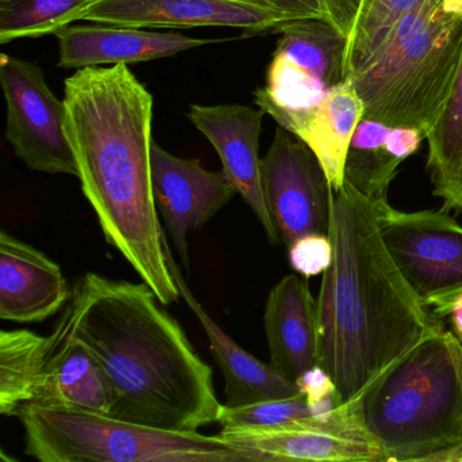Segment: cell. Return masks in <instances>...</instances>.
<instances>
[{
    "mask_svg": "<svg viewBox=\"0 0 462 462\" xmlns=\"http://www.w3.org/2000/svg\"><path fill=\"white\" fill-rule=\"evenodd\" d=\"M364 0H323L327 21L350 37Z\"/></svg>",
    "mask_w": 462,
    "mask_h": 462,
    "instance_id": "f546056e",
    "label": "cell"
},
{
    "mask_svg": "<svg viewBox=\"0 0 462 462\" xmlns=\"http://www.w3.org/2000/svg\"><path fill=\"white\" fill-rule=\"evenodd\" d=\"M64 104L78 178L105 239L162 305L177 302L153 196L152 94L128 64L88 67L64 82Z\"/></svg>",
    "mask_w": 462,
    "mask_h": 462,
    "instance_id": "6da1fadb",
    "label": "cell"
},
{
    "mask_svg": "<svg viewBox=\"0 0 462 462\" xmlns=\"http://www.w3.org/2000/svg\"><path fill=\"white\" fill-rule=\"evenodd\" d=\"M153 196L186 270L189 232L201 228L231 202L236 189L226 172L209 171L197 159L171 155L155 140L151 147Z\"/></svg>",
    "mask_w": 462,
    "mask_h": 462,
    "instance_id": "7c38bea8",
    "label": "cell"
},
{
    "mask_svg": "<svg viewBox=\"0 0 462 462\" xmlns=\"http://www.w3.org/2000/svg\"><path fill=\"white\" fill-rule=\"evenodd\" d=\"M391 126L362 118L348 148L345 182L375 202L388 201V190L402 163L388 144Z\"/></svg>",
    "mask_w": 462,
    "mask_h": 462,
    "instance_id": "603a6c76",
    "label": "cell"
},
{
    "mask_svg": "<svg viewBox=\"0 0 462 462\" xmlns=\"http://www.w3.org/2000/svg\"><path fill=\"white\" fill-rule=\"evenodd\" d=\"M381 237L421 304L448 315L462 293V226L445 210L402 212L377 202Z\"/></svg>",
    "mask_w": 462,
    "mask_h": 462,
    "instance_id": "52a82bcc",
    "label": "cell"
},
{
    "mask_svg": "<svg viewBox=\"0 0 462 462\" xmlns=\"http://www.w3.org/2000/svg\"><path fill=\"white\" fill-rule=\"evenodd\" d=\"M142 283L83 275L64 315L96 356L113 394L110 416L167 431H199L220 419L213 370L177 320Z\"/></svg>",
    "mask_w": 462,
    "mask_h": 462,
    "instance_id": "3957f363",
    "label": "cell"
},
{
    "mask_svg": "<svg viewBox=\"0 0 462 462\" xmlns=\"http://www.w3.org/2000/svg\"><path fill=\"white\" fill-rule=\"evenodd\" d=\"M53 337L29 329L0 331V412L17 416L31 402L52 348Z\"/></svg>",
    "mask_w": 462,
    "mask_h": 462,
    "instance_id": "7402d4cb",
    "label": "cell"
},
{
    "mask_svg": "<svg viewBox=\"0 0 462 462\" xmlns=\"http://www.w3.org/2000/svg\"><path fill=\"white\" fill-rule=\"evenodd\" d=\"M163 248L167 264L180 289V296L204 327L205 334L209 339L210 350L223 373L226 381V407H243L264 400L288 399L301 393L294 381L283 377L273 365L263 364L243 350L210 318L209 313L189 289L182 272L172 256L166 232L163 235Z\"/></svg>",
    "mask_w": 462,
    "mask_h": 462,
    "instance_id": "ac0fdd59",
    "label": "cell"
},
{
    "mask_svg": "<svg viewBox=\"0 0 462 462\" xmlns=\"http://www.w3.org/2000/svg\"><path fill=\"white\" fill-rule=\"evenodd\" d=\"M423 0H364L346 53V78L351 79L381 52L400 21Z\"/></svg>",
    "mask_w": 462,
    "mask_h": 462,
    "instance_id": "d4e9b609",
    "label": "cell"
},
{
    "mask_svg": "<svg viewBox=\"0 0 462 462\" xmlns=\"http://www.w3.org/2000/svg\"><path fill=\"white\" fill-rule=\"evenodd\" d=\"M334 256V245L329 235H307L288 247L289 263L294 272L305 278L324 274Z\"/></svg>",
    "mask_w": 462,
    "mask_h": 462,
    "instance_id": "4316f807",
    "label": "cell"
},
{
    "mask_svg": "<svg viewBox=\"0 0 462 462\" xmlns=\"http://www.w3.org/2000/svg\"><path fill=\"white\" fill-rule=\"evenodd\" d=\"M454 332V331H453ZM456 334H459V335H462V332H456Z\"/></svg>",
    "mask_w": 462,
    "mask_h": 462,
    "instance_id": "1f68e13d",
    "label": "cell"
},
{
    "mask_svg": "<svg viewBox=\"0 0 462 462\" xmlns=\"http://www.w3.org/2000/svg\"><path fill=\"white\" fill-rule=\"evenodd\" d=\"M273 55L266 86L255 91V104L273 118L310 109L347 80L348 37L320 18L285 21Z\"/></svg>",
    "mask_w": 462,
    "mask_h": 462,
    "instance_id": "ba28073f",
    "label": "cell"
},
{
    "mask_svg": "<svg viewBox=\"0 0 462 462\" xmlns=\"http://www.w3.org/2000/svg\"><path fill=\"white\" fill-rule=\"evenodd\" d=\"M353 402L385 462H445L462 443L456 334L427 337Z\"/></svg>",
    "mask_w": 462,
    "mask_h": 462,
    "instance_id": "277c9868",
    "label": "cell"
},
{
    "mask_svg": "<svg viewBox=\"0 0 462 462\" xmlns=\"http://www.w3.org/2000/svg\"><path fill=\"white\" fill-rule=\"evenodd\" d=\"M296 383L307 399L312 416H329L343 404L334 380L320 365H316L302 373L297 378Z\"/></svg>",
    "mask_w": 462,
    "mask_h": 462,
    "instance_id": "83f0119b",
    "label": "cell"
},
{
    "mask_svg": "<svg viewBox=\"0 0 462 462\" xmlns=\"http://www.w3.org/2000/svg\"><path fill=\"white\" fill-rule=\"evenodd\" d=\"M228 2H236V4L254 5V6H261L266 7V9H270V7L267 6L266 0H228Z\"/></svg>",
    "mask_w": 462,
    "mask_h": 462,
    "instance_id": "4dcf8cb0",
    "label": "cell"
},
{
    "mask_svg": "<svg viewBox=\"0 0 462 462\" xmlns=\"http://www.w3.org/2000/svg\"><path fill=\"white\" fill-rule=\"evenodd\" d=\"M25 453L42 462H251L254 454L199 431H167L112 416L25 404Z\"/></svg>",
    "mask_w": 462,
    "mask_h": 462,
    "instance_id": "8992f818",
    "label": "cell"
},
{
    "mask_svg": "<svg viewBox=\"0 0 462 462\" xmlns=\"http://www.w3.org/2000/svg\"><path fill=\"white\" fill-rule=\"evenodd\" d=\"M69 283L60 266L33 245L0 234V319L39 323L69 302Z\"/></svg>",
    "mask_w": 462,
    "mask_h": 462,
    "instance_id": "2e32d148",
    "label": "cell"
},
{
    "mask_svg": "<svg viewBox=\"0 0 462 462\" xmlns=\"http://www.w3.org/2000/svg\"><path fill=\"white\" fill-rule=\"evenodd\" d=\"M307 280L286 275L270 291L264 308L272 365L294 383L319 365L318 301Z\"/></svg>",
    "mask_w": 462,
    "mask_h": 462,
    "instance_id": "d6986e66",
    "label": "cell"
},
{
    "mask_svg": "<svg viewBox=\"0 0 462 462\" xmlns=\"http://www.w3.org/2000/svg\"><path fill=\"white\" fill-rule=\"evenodd\" d=\"M55 36L60 51L58 67L67 69L158 60L216 42L180 33H158L102 23H72L60 29Z\"/></svg>",
    "mask_w": 462,
    "mask_h": 462,
    "instance_id": "9a60e30c",
    "label": "cell"
},
{
    "mask_svg": "<svg viewBox=\"0 0 462 462\" xmlns=\"http://www.w3.org/2000/svg\"><path fill=\"white\" fill-rule=\"evenodd\" d=\"M98 0H0V44L40 39L80 23Z\"/></svg>",
    "mask_w": 462,
    "mask_h": 462,
    "instance_id": "cb8c5ba5",
    "label": "cell"
},
{
    "mask_svg": "<svg viewBox=\"0 0 462 462\" xmlns=\"http://www.w3.org/2000/svg\"><path fill=\"white\" fill-rule=\"evenodd\" d=\"M52 337V348L28 404L110 416L113 394L104 367L72 335L64 313Z\"/></svg>",
    "mask_w": 462,
    "mask_h": 462,
    "instance_id": "e0dca14e",
    "label": "cell"
},
{
    "mask_svg": "<svg viewBox=\"0 0 462 462\" xmlns=\"http://www.w3.org/2000/svg\"><path fill=\"white\" fill-rule=\"evenodd\" d=\"M364 118V104L350 80L329 91L318 105L275 118L310 147L320 162L332 190L345 183L348 148L356 126Z\"/></svg>",
    "mask_w": 462,
    "mask_h": 462,
    "instance_id": "ffe728a7",
    "label": "cell"
},
{
    "mask_svg": "<svg viewBox=\"0 0 462 462\" xmlns=\"http://www.w3.org/2000/svg\"><path fill=\"white\" fill-rule=\"evenodd\" d=\"M266 4L285 21L304 18L327 20L323 0H266Z\"/></svg>",
    "mask_w": 462,
    "mask_h": 462,
    "instance_id": "f1b7e54d",
    "label": "cell"
},
{
    "mask_svg": "<svg viewBox=\"0 0 462 462\" xmlns=\"http://www.w3.org/2000/svg\"><path fill=\"white\" fill-rule=\"evenodd\" d=\"M462 56V0H423L383 52L351 78L364 118L423 132L448 104Z\"/></svg>",
    "mask_w": 462,
    "mask_h": 462,
    "instance_id": "5b68a950",
    "label": "cell"
},
{
    "mask_svg": "<svg viewBox=\"0 0 462 462\" xmlns=\"http://www.w3.org/2000/svg\"><path fill=\"white\" fill-rule=\"evenodd\" d=\"M427 170L442 210L462 212V56L448 104L426 134Z\"/></svg>",
    "mask_w": 462,
    "mask_h": 462,
    "instance_id": "44dd1931",
    "label": "cell"
},
{
    "mask_svg": "<svg viewBox=\"0 0 462 462\" xmlns=\"http://www.w3.org/2000/svg\"><path fill=\"white\" fill-rule=\"evenodd\" d=\"M0 82L7 105L6 139L15 155L34 171L78 177L66 104L52 93L44 71L2 53Z\"/></svg>",
    "mask_w": 462,
    "mask_h": 462,
    "instance_id": "9c48e42d",
    "label": "cell"
},
{
    "mask_svg": "<svg viewBox=\"0 0 462 462\" xmlns=\"http://www.w3.org/2000/svg\"><path fill=\"white\" fill-rule=\"evenodd\" d=\"M263 110L245 105H191L188 118L209 140L236 193L255 213L272 245L281 243L273 226L262 188L259 156Z\"/></svg>",
    "mask_w": 462,
    "mask_h": 462,
    "instance_id": "4fadbf2b",
    "label": "cell"
},
{
    "mask_svg": "<svg viewBox=\"0 0 462 462\" xmlns=\"http://www.w3.org/2000/svg\"><path fill=\"white\" fill-rule=\"evenodd\" d=\"M310 405L304 394L288 399L264 400L243 407L223 405L218 423L223 429H277L310 418Z\"/></svg>",
    "mask_w": 462,
    "mask_h": 462,
    "instance_id": "484cf974",
    "label": "cell"
},
{
    "mask_svg": "<svg viewBox=\"0 0 462 462\" xmlns=\"http://www.w3.org/2000/svg\"><path fill=\"white\" fill-rule=\"evenodd\" d=\"M262 188L286 248L307 235H328L334 190L315 153L283 128L262 158Z\"/></svg>",
    "mask_w": 462,
    "mask_h": 462,
    "instance_id": "30bf717a",
    "label": "cell"
},
{
    "mask_svg": "<svg viewBox=\"0 0 462 462\" xmlns=\"http://www.w3.org/2000/svg\"><path fill=\"white\" fill-rule=\"evenodd\" d=\"M80 23L128 28H237L245 34L273 32L285 23L266 7L228 0H98Z\"/></svg>",
    "mask_w": 462,
    "mask_h": 462,
    "instance_id": "5bb4252c",
    "label": "cell"
},
{
    "mask_svg": "<svg viewBox=\"0 0 462 462\" xmlns=\"http://www.w3.org/2000/svg\"><path fill=\"white\" fill-rule=\"evenodd\" d=\"M328 235L334 256L318 299L319 365L345 404L446 328L389 255L377 202L350 183L334 191Z\"/></svg>",
    "mask_w": 462,
    "mask_h": 462,
    "instance_id": "7a4b0ae2",
    "label": "cell"
},
{
    "mask_svg": "<svg viewBox=\"0 0 462 462\" xmlns=\"http://www.w3.org/2000/svg\"><path fill=\"white\" fill-rule=\"evenodd\" d=\"M223 439L254 454L258 462H385L354 402L329 416H310L277 429H223Z\"/></svg>",
    "mask_w": 462,
    "mask_h": 462,
    "instance_id": "8fae6325",
    "label": "cell"
}]
</instances>
